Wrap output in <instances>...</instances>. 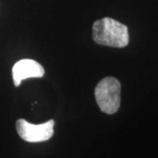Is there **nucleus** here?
Returning a JSON list of instances; mask_svg holds the SVG:
<instances>
[{
    "instance_id": "1",
    "label": "nucleus",
    "mask_w": 158,
    "mask_h": 158,
    "mask_svg": "<svg viewBox=\"0 0 158 158\" xmlns=\"http://www.w3.org/2000/svg\"><path fill=\"white\" fill-rule=\"evenodd\" d=\"M92 37L98 44L113 48H124L129 42L127 26L111 18H104L93 24Z\"/></svg>"
},
{
    "instance_id": "2",
    "label": "nucleus",
    "mask_w": 158,
    "mask_h": 158,
    "mask_svg": "<svg viewBox=\"0 0 158 158\" xmlns=\"http://www.w3.org/2000/svg\"><path fill=\"white\" fill-rule=\"evenodd\" d=\"M121 86L114 77L102 79L95 88V98L97 104L103 113L107 114L115 113L120 106Z\"/></svg>"
},
{
    "instance_id": "4",
    "label": "nucleus",
    "mask_w": 158,
    "mask_h": 158,
    "mask_svg": "<svg viewBox=\"0 0 158 158\" xmlns=\"http://www.w3.org/2000/svg\"><path fill=\"white\" fill-rule=\"evenodd\" d=\"M44 69L39 62L31 59H23L17 62L12 68V78L15 86L20 85L24 79L30 77H42Z\"/></svg>"
},
{
    "instance_id": "3",
    "label": "nucleus",
    "mask_w": 158,
    "mask_h": 158,
    "mask_svg": "<svg viewBox=\"0 0 158 158\" xmlns=\"http://www.w3.org/2000/svg\"><path fill=\"white\" fill-rule=\"evenodd\" d=\"M55 121L51 119L43 124L34 125L20 118L16 122L19 135L27 142H41L49 140L54 135Z\"/></svg>"
}]
</instances>
